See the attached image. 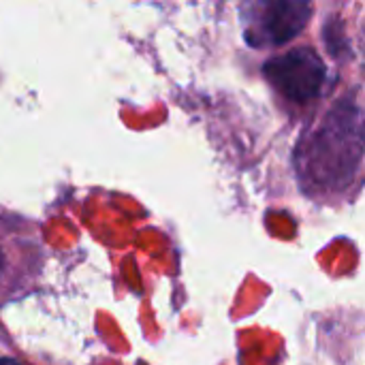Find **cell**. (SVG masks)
Segmentation results:
<instances>
[{
  "label": "cell",
  "mask_w": 365,
  "mask_h": 365,
  "mask_svg": "<svg viewBox=\"0 0 365 365\" xmlns=\"http://www.w3.org/2000/svg\"><path fill=\"white\" fill-rule=\"evenodd\" d=\"M6 244H4V240H2V235H0V278L4 276V272H6Z\"/></svg>",
  "instance_id": "3"
},
{
  "label": "cell",
  "mask_w": 365,
  "mask_h": 365,
  "mask_svg": "<svg viewBox=\"0 0 365 365\" xmlns=\"http://www.w3.org/2000/svg\"><path fill=\"white\" fill-rule=\"evenodd\" d=\"M0 365H21L17 359H11V357H2L0 359Z\"/></svg>",
  "instance_id": "4"
},
{
  "label": "cell",
  "mask_w": 365,
  "mask_h": 365,
  "mask_svg": "<svg viewBox=\"0 0 365 365\" xmlns=\"http://www.w3.org/2000/svg\"><path fill=\"white\" fill-rule=\"evenodd\" d=\"M265 77L289 101L306 103L319 96L325 81V64L310 47L289 49L265 64Z\"/></svg>",
  "instance_id": "2"
},
{
  "label": "cell",
  "mask_w": 365,
  "mask_h": 365,
  "mask_svg": "<svg viewBox=\"0 0 365 365\" xmlns=\"http://www.w3.org/2000/svg\"><path fill=\"white\" fill-rule=\"evenodd\" d=\"M312 9V0H246L244 36L252 47H280L304 32Z\"/></svg>",
  "instance_id": "1"
}]
</instances>
